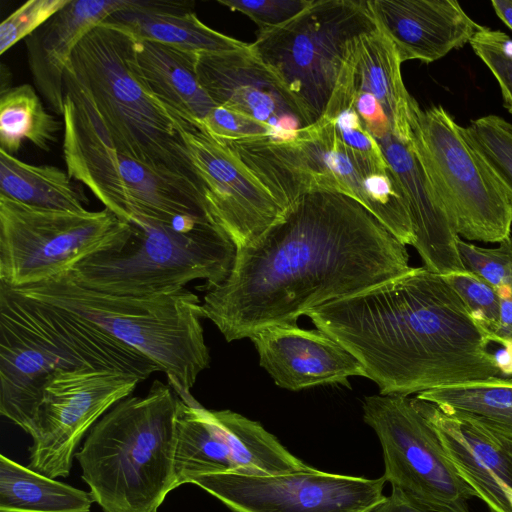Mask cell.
Instances as JSON below:
<instances>
[{
    "instance_id": "cell-1",
    "label": "cell",
    "mask_w": 512,
    "mask_h": 512,
    "mask_svg": "<svg viewBox=\"0 0 512 512\" xmlns=\"http://www.w3.org/2000/svg\"><path fill=\"white\" fill-rule=\"evenodd\" d=\"M406 245L361 203L332 189L297 198L250 244L201 303L228 341L301 315L408 271Z\"/></svg>"
},
{
    "instance_id": "cell-2",
    "label": "cell",
    "mask_w": 512,
    "mask_h": 512,
    "mask_svg": "<svg viewBox=\"0 0 512 512\" xmlns=\"http://www.w3.org/2000/svg\"><path fill=\"white\" fill-rule=\"evenodd\" d=\"M361 364L380 395L503 378L489 333L443 275L413 268L306 313Z\"/></svg>"
},
{
    "instance_id": "cell-3",
    "label": "cell",
    "mask_w": 512,
    "mask_h": 512,
    "mask_svg": "<svg viewBox=\"0 0 512 512\" xmlns=\"http://www.w3.org/2000/svg\"><path fill=\"white\" fill-rule=\"evenodd\" d=\"M137 38L102 22L78 43L64 73V111L104 142L146 167L202 182L168 109L133 69ZM204 196V195H203Z\"/></svg>"
},
{
    "instance_id": "cell-4",
    "label": "cell",
    "mask_w": 512,
    "mask_h": 512,
    "mask_svg": "<svg viewBox=\"0 0 512 512\" xmlns=\"http://www.w3.org/2000/svg\"><path fill=\"white\" fill-rule=\"evenodd\" d=\"M78 367L146 380L160 371L137 350L56 305L0 283V413L32 435L46 382Z\"/></svg>"
},
{
    "instance_id": "cell-5",
    "label": "cell",
    "mask_w": 512,
    "mask_h": 512,
    "mask_svg": "<svg viewBox=\"0 0 512 512\" xmlns=\"http://www.w3.org/2000/svg\"><path fill=\"white\" fill-rule=\"evenodd\" d=\"M155 380L143 397L129 396L91 428L75 453L82 479L103 512H157L177 488V398Z\"/></svg>"
},
{
    "instance_id": "cell-6",
    "label": "cell",
    "mask_w": 512,
    "mask_h": 512,
    "mask_svg": "<svg viewBox=\"0 0 512 512\" xmlns=\"http://www.w3.org/2000/svg\"><path fill=\"white\" fill-rule=\"evenodd\" d=\"M12 289L103 329L152 360L186 404H199L191 389L198 375L209 367L210 355L201 322L202 306L193 292L184 288L148 297L108 294L81 285L69 271Z\"/></svg>"
},
{
    "instance_id": "cell-7",
    "label": "cell",
    "mask_w": 512,
    "mask_h": 512,
    "mask_svg": "<svg viewBox=\"0 0 512 512\" xmlns=\"http://www.w3.org/2000/svg\"><path fill=\"white\" fill-rule=\"evenodd\" d=\"M128 224L122 238L73 266L75 281L103 293L148 297L180 291L196 279L206 280L208 290L232 269L237 248L209 219Z\"/></svg>"
},
{
    "instance_id": "cell-8",
    "label": "cell",
    "mask_w": 512,
    "mask_h": 512,
    "mask_svg": "<svg viewBox=\"0 0 512 512\" xmlns=\"http://www.w3.org/2000/svg\"><path fill=\"white\" fill-rule=\"evenodd\" d=\"M376 28L368 1L313 0L287 23L257 31L250 48L311 125L326 111L351 42Z\"/></svg>"
},
{
    "instance_id": "cell-9",
    "label": "cell",
    "mask_w": 512,
    "mask_h": 512,
    "mask_svg": "<svg viewBox=\"0 0 512 512\" xmlns=\"http://www.w3.org/2000/svg\"><path fill=\"white\" fill-rule=\"evenodd\" d=\"M411 143L460 238L499 243L511 236L509 199L444 107L414 103Z\"/></svg>"
},
{
    "instance_id": "cell-10",
    "label": "cell",
    "mask_w": 512,
    "mask_h": 512,
    "mask_svg": "<svg viewBox=\"0 0 512 512\" xmlns=\"http://www.w3.org/2000/svg\"><path fill=\"white\" fill-rule=\"evenodd\" d=\"M63 118L68 175L87 186L121 221L173 223L187 216L213 222L194 183L120 154L67 111Z\"/></svg>"
},
{
    "instance_id": "cell-11",
    "label": "cell",
    "mask_w": 512,
    "mask_h": 512,
    "mask_svg": "<svg viewBox=\"0 0 512 512\" xmlns=\"http://www.w3.org/2000/svg\"><path fill=\"white\" fill-rule=\"evenodd\" d=\"M268 189L285 210L313 189L347 194L372 210L382 194L385 174H372L347 149L333 119L322 116L292 140L269 138L221 142Z\"/></svg>"
},
{
    "instance_id": "cell-12",
    "label": "cell",
    "mask_w": 512,
    "mask_h": 512,
    "mask_svg": "<svg viewBox=\"0 0 512 512\" xmlns=\"http://www.w3.org/2000/svg\"><path fill=\"white\" fill-rule=\"evenodd\" d=\"M129 230L110 210L70 212L0 196V283L37 284L106 248Z\"/></svg>"
},
{
    "instance_id": "cell-13",
    "label": "cell",
    "mask_w": 512,
    "mask_h": 512,
    "mask_svg": "<svg viewBox=\"0 0 512 512\" xmlns=\"http://www.w3.org/2000/svg\"><path fill=\"white\" fill-rule=\"evenodd\" d=\"M363 419L380 441L386 482L430 512H471L468 501L477 493L458 474L412 398L367 396Z\"/></svg>"
},
{
    "instance_id": "cell-14",
    "label": "cell",
    "mask_w": 512,
    "mask_h": 512,
    "mask_svg": "<svg viewBox=\"0 0 512 512\" xmlns=\"http://www.w3.org/2000/svg\"><path fill=\"white\" fill-rule=\"evenodd\" d=\"M140 382L112 369L78 367L55 373L43 388L29 467L53 479L67 477L85 433Z\"/></svg>"
},
{
    "instance_id": "cell-15",
    "label": "cell",
    "mask_w": 512,
    "mask_h": 512,
    "mask_svg": "<svg viewBox=\"0 0 512 512\" xmlns=\"http://www.w3.org/2000/svg\"><path fill=\"white\" fill-rule=\"evenodd\" d=\"M385 482L384 476L367 479L313 467L275 475L227 471L190 481L234 512H368L384 499Z\"/></svg>"
},
{
    "instance_id": "cell-16",
    "label": "cell",
    "mask_w": 512,
    "mask_h": 512,
    "mask_svg": "<svg viewBox=\"0 0 512 512\" xmlns=\"http://www.w3.org/2000/svg\"><path fill=\"white\" fill-rule=\"evenodd\" d=\"M167 109L202 182L211 219L237 249L250 244L281 217L284 209L249 168L209 134L201 121Z\"/></svg>"
},
{
    "instance_id": "cell-17",
    "label": "cell",
    "mask_w": 512,
    "mask_h": 512,
    "mask_svg": "<svg viewBox=\"0 0 512 512\" xmlns=\"http://www.w3.org/2000/svg\"><path fill=\"white\" fill-rule=\"evenodd\" d=\"M198 79L216 106L268 127L272 140H292L309 123L274 72L246 47L198 52Z\"/></svg>"
},
{
    "instance_id": "cell-18",
    "label": "cell",
    "mask_w": 512,
    "mask_h": 512,
    "mask_svg": "<svg viewBox=\"0 0 512 512\" xmlns=\"http://www.w3.org/2000/svg\"><path fill=\"white\" fill-rule=\"evenodd\" d=\"M260 365L279 387L298 391L324 384L350 387L348 378L364 376L359 361L319 329L297 325L264 328L249 337Z\"/></svg>"
},
{
    "instance_id": "cell-19",
    "label": "cell",
    "mask_w": 512,
    "mask_h": 512,
    "mask_svg": "<svg viewBox=\"0 0 512 512\" xmlns=\"http://www.w3.org/2000/svg\"><path fill=\"white\" fill-rule=\"evenodd\" d=\"M435 429L450 461L462 479L490 509L512 512V441L465 417L412 398Z\"/></svg>"
},
{
    "instance_id": "cell-20",
    "label": "cell",
    "mask_w": 512,
    "mask_h": 512,
    "mask_svg": "<svg viewBox=\"0 0 512 512\" xmlns=\"http://www.w3.org/2000/svg\"><path fill=\"white\" fill-rule=\"evenodd\" d=\"M368 5L402 63L441 59L482 28L455 0H368Z\"/></svg>"
},
{
    "instance_id": "cell-21",
    "label": "cell",
    "mask_w": 512,
    "mask_h": 512,
    "mask_svg": "<svg viewBox=\"0 0 512 512\" xmlns=\"http://www.w3.org/2000/svg\"><path fill=\"white\" fill-rule=\"evenodd\" d=\"M377 142L404 192L415 236L413 247L424 267L440 275L464 271L457 248L460 237L411 141L404 143L388 132Z\"/></svg>"
},
{
    "instance_id": "cell-22",
    "label": "cell",
    "mask_w": 512,
    "mask_h": 512,
    "mask_svg": "<svg viewBox=\"0 0 512 512\" xmlns=\"http://www.w3.org/2000/svg\"><path fill=\"white\" fill-rule=\"evenodd\" d=\"M133 0H70L25 38L34 84L50 108L64 112V73L82 38Z\"/></svg>"
},
{
    "instance_id": "cell-23",
    "label": "cell",
    "mask_w": 512,
    "mask_h": 512,
    "mask_svg": "<svg viewBox=\"0 0 512 512\" xmlns=\"http://www.w3.org/2000/svg\"><path fill=\"white\" fill-rule=\"evenodd\" d=\"M348 64L353 89L372 94L383 107L393 135L409 143L416 100L404 85L402 62L393 43L377 27L352 41Z\"/></svg>"
},
{
    "instance_id": "cell-24",
    "label": "cell",
    "mask_w": 512,
    "mask_h": 512,
    "mask_svg": "<svg viewBox=\"0 0 512 512\" xmlns=\"http://www.w3.org/2000/svg\"><path fill=\"white\" fill-rule=\"evenodd\" d=\"M192 5L185 1L133 0L105 21L126 28L140 40L191 52L228 51L248 45L204 24Z\"/></svg>"
},
{
    "instance_id": "cell-25",
    "label": "cell",
    "mask_w": 512,
    "mask_h": 512,
    "mask_svg": "<svg viewBox=\"0 0 512 512\" xmlns=\"http://www.w3.org/2000/svg\"><path fill=\"white\" fill-rule=\"evenodd\" d=\"M197 57L198 52L137 38L133 69L165 107L203 122L216 104L198 79Z\"/></svg>"
},
{
    "instance_id": "cell-26",
    "label": "cell",
    "mask_w": 512,
    "mask_h": 512,
    "mask_svg": "<svg viewBox=\"0 0 512 512\" xmlns=\"http://www.w3.org/2000/svg\"><path fill=\"white\" fill-rule=\"evenodd\" d=\"M175 426L177 487L200 475L236 471L227 442L210 410L200 404L188 405L178 397Z\"/></svg>"
},
{
    "instance_id": "cell-27",
    "label": "cell",
    "mask_w": 512,
    "mask_h": 512,
    "mask_svg": "<svg viewBox=\"0 0 512 512\" xmlns=\"http://www.w3.org/2000/svg\"><path fill=\"white\" fill-rule=\"evenodd\" d=\"M90 492L0 455V512H90Z\"/></svg>"
},
{
    "instance_id": "cell-28",
    "label": "cell",
    "mask_w": 512,
    "mask_h": 512,
    "mask_svg": "<svg viewBox=\"0 0 512 512\" xmlns=\"http://www.w3.org/2000/svg\"><path fill=\"white\" fill-rule=\"evenodd\" d=\"M0 196L44 209L84 212L88 199L67 171L26 163L0 150Z\"/></svg>"
},
{
    "instance_id": "cell-29",
    "label": "cell",
    "mask_w": 512,
    "mask_h": 512,
    "mask_svg": "<svg viewBox=\"0 0 512 512\" xmlns=\"http://www.w3.org/2000/svg\"><path fill=\"white\" fill-rule=\"evenodd\" d=\"M229 447L238 473L275 475L310 468L262 425L230 410H210Z\"/></svg>"
},
{
    "instance_id": "cell-30",
    "label": "cell",
    "mask_w": 512,
    "mask_h": 512,
    "mask_svg": "<svg viewBox=\"0 0 512 512\" xmlns=\"http://www.w3.org/2000/svg\"><path fill=\"white\" fill-rule=\"evenodd\" d=\"M441 410L470 419L512 441V380H492L442 387L417 394Z\"/></svg>"
},
{
    "instance_id": "cell-31",
    "label": "cell",
    "mask_w": 512,
    "mask_h": 512,
    "mask_svg": "<svg viewBox=\"0 0 512 512\" xmlns=\"http://www.w3.org/2000/svg\"><path fill=\"white\" fill-rule=\"evenodd\" d=\"M0 96V150L16 156L27 140L49 151L61 122L45 110L35 89L22 84Z\"/></svg>"
},
{
    "instance_id": "cell-32",
    "label": "cell",
    "mask_w": 512,
    "mask_h": 512,
    "mask_svg": "<svg viewBox=\"0 0 512 512\" xmlns=\"http://www.w3.org/2000/svg\"><path fill=\"white\" fill-rule=\"evenodd\" d=\"M472 147L504 190L512 207V123L486 115L464 127Z\"/></svg>"
},
{
    "instance_id": "cell-33",
    "label": "cell",
    "mask_w": 512,
    "mask_h": 512,
    "mask_svg": "<svg viewBox=\"0 0 512 512\" xmlns=\"http://www.w3.org/2000/svg\"><path fill=\"white\" fill-rule=\"evenodd\" d=\"M457 248L465 270L477 275L495 289L512 288V237L496 248H484L459 238Z\"/></svg>"
},
{
    "instance_id": "cell-34",
    "label": "cell",
    "mask_w": 512,
    "mask_h": 512,
    "mask_svg": "<svg viewBox=\"0 0 512 512\" xmlns=\"http://www.w3.org/2000/svg\"><path fill=\"white\" fill-rule=\"evenodd\" d=\"M445 280L458 293L473 317L489 333L498 325L500 301L497 289L467 270L443 275Z\"/></svg>"
},
{
    "instance_id": "cell-35",
    "label": "cell",
    "mask_w": 512,
    "mask_h": 512,
    "mask_svg": "<svg viewBox=\"0 0 512 512\" xmlns=\"http://www.w3.org/2000/svg\"><path fill=\"white\" fill-rule=\"evenodd\" d=\"M70 0H29L0 24V54L28 37Z\"/></svg>"
},
{
    "instance_id": "cell-36",
    "label": "cell",
    "mask_w": 512,
    "mask_h": 512,
    "mask_svg": "<svg viewBox=\"0 0 512 512\" xmlns=\"http://www.w3.org/2000/svg\"><path fill=\"white\" fill-rule=\"evenodd\" d=\"M504 32L482 28L471 39L475 54L483 61L495 77L502 94L504 106L512 114V58L502 49Z\"/></svg>"
},
{
    "instance_id": "cell-37",
    "label": "cell",
    "mask_w": 512,
    "mask_h": 512,
    "mask_svg": "<svg viewBox=\"0 0 512 512\" xmlns=\"http://www.w3.org/2000/svg\"><path fill=\"white\" fill-rule=\"evenodd\" d=\"M313 0H219L231 11L248 16L258 31L277 28L307 9Z\"/></svg>"
},
{
    "instance_id": "cell-38",
    "label": "cell",
    "mask_w": 512,
    "mask_h": 512,
    "mask_svg": "<svg viewBox=\"0 0 512 512\" xmlns=\"http://www.w3.org/2000/svg\"><path fill=\"white\" fill-rule=\"evenodd\" d=\"M202 123L219 142L272 139L271 131L265 125L222 106H215Z\"/></svg>"
},
{
    "instance_id": "cell-39",
    "label": "cell",
    "mask_w": 512,
    "mask_h": 512,
    "mask_svg": "<svg viewBox=\"0 0 512 512\" xmlns=\"http://www.w3.org/2000/svg\"><path fill=\"white\" fill-rule=\"evenodd\" d=\"M351 89L353 107L370 135L377 140L392 132L390 121L380 102L368 92L354 90L352 83Z\"/></svg>"
},
{
    "instance_id": "cell-40",
    "label": "cell",
    "mask_w": 512,
    "mask_h": 512,
    "mask_svg": "<svg viewBox=\"0 0 512 512\" xmlns=\"http://www.w3.org/2000/svg\"><path fill=\"white\" fill-rule=\"evenodd\" d=\"M500 301L498 325L493 333V342L500 346H512V288H497Z\"/></svg>"
},
{
    "instance_id": "cell-41",
    "label": "cell",
    "mask_w": 512,
    "mask_h": 512,
    "mask_svg": "<svg viewBox=\"0 0 512 512\" xmlns=\"http://www.w3.org/2000/svg\"><path fill=\"white\" fill-rule=\"evenodd\" d=\"M368 512H430L409 499L400 489L392 487L390 496H385L382 501Z\"/></svg>"
},
{
    "instance_id": "cell-42",
    "label": "cell",
    "mask_w": 512,
    "mask_h": 512,
    "mask_svg": "<svg viewBox=\"0 0 512 512\" xmlns=\"http://www.w3.org/2000/svg\"><path fill=\"white\" fill-rule=\"evenodd\" d=\"M491 5L497 16L512 30V0H493Z\"/></svg>"
},
{
    "instance_id": "cell-43",
    "label": "cell",
    "mask_w": 512,
    "mask_h": 512,
    "mask_svg": "<svg viewBox=\"0 0 512 512\" xmlns=\"http://www.w3.org/2000/svg\"><path fill=\"white\" fill-rule=\"evenodd\" d=\"M507 493L509 494L510 500L512 502V491L510 489H507Z\"/></svg>"
},
{
    "instance_id": "cell-44",
    "label": "cell",
    "mask_w": 512,
    "mask_h": 512,
    "mask_svg": "<svg viewBox=\"0 0 512 512\" xmlns=\"http://www.w3.org/2000/svg\"><path fill=\"white\" fill-rule=\"evenodd\" d=\"M490 512H497V511H495V510H493V509H490Z\"/></svg>"
}]
</instances>
